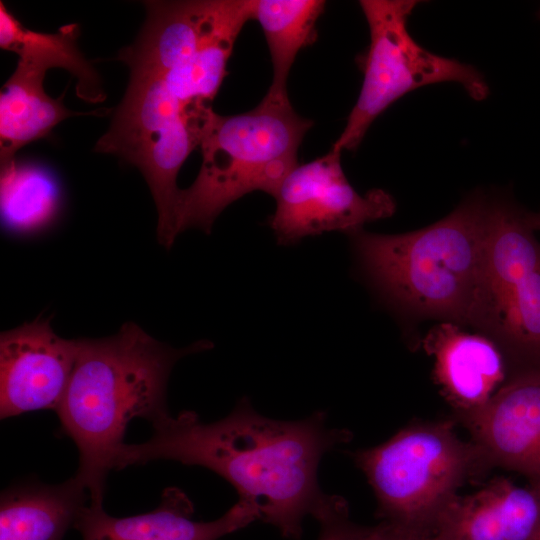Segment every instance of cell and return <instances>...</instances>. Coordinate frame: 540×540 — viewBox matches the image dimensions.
Returning a JSON list of instances; mask_svg holds the SVG:
<instances>
[{"label":"cell","mask_w":540,"mask_h":540,"mask_svg":"<svg viewBox=\"0 0 540 540\" xmlns=\"http://www.w3.org/2000/svg\"><path fill=\"white\" fill-rule=\"evenodd\" d=\"M152 426L148 440L121 447L114 469L154 460L207 468L235 488L238 500L253 505L259 520L291 540H300L304 518L314 516L327 495L318 483L322 457L351 440L348 430L327 426L324 411L275 420L258 413L246 397L215 422L183 411Z\"/></svg>","instance_id":"1"},{"label":"cell","mask_w":540,"mask_h":540,"mask_svg":"<svg viewBox=\"0 0 540 540\" xmlns=\"http://www.w3.org/2000/svg\"><path fill=\"white\" fill-rule=\"evenodd\" d=\"M212 347V342L200 340L173 348L133 322L110 337L78 339L72 375L55 412L77 447L75 476L88 490L90 505L102 506L106 479L125 444L128 423L144 418L153 425L168 416L166 390L173 366Z\"/></svg>","instance_id":"2"},{"label":"cell","mask_w":540,"mask_h":540,"mask_svg":"<svg viewBox=\"0 0 540 540\" xmlns=\"http://www.w3.org/2000/svg\"><path fill=\"white\" fill-rule=\"evenodd\" d=\"M493 196L477 190L425 228L352 234L361 269L389 304L421 318L467 325Z\"/></svg>","instance_id":"3"},{"label":"cell","mask_w":540,"mask_h":540,"mask_svg":"<svg viewBox=\"0 0 540 540\" xmlns=\"http://www.w3.org/2000/svg\"><path fill=\"white\" fill-rule=\"evenodd\" d=\"M312 125L295 112L288 94L269 90L250 111L229 116L214 112L199 146V173L180 191L177 234L189 228L210 233L218 215L252 191L275 197L299 164L298 149Z\"/></svg>","instance_id":"4"},{"label":"cell","mask_w":540,"mask_h":540,"mask_svg":"<svg viewBox=\"0 0 540 540\" xmlns=\"http://www.w3.org/2000/svg\"><path fill=\"white\" fill-rule=\"evenodd\" d=\"M351 456L374 492L380 516L427 535L460 487L491 469L449 420L409 425Z\"/></svg>","instance_id":"5"},{"label":"cell","mask_w":540,"mask_h":540,"mask_svg":"<svg viewBox=\"0 0 540 540\" xmlns=\"http://www.w3.org/2000/svg\"><path fill=\"white\" fill-rule=\"evenodd\" d=\"M528 211L493 195L467 325L500 349L508 375L540 368V241Z\"/></svg>","instance_id":"6"},{"label":"cell","mask_w":540,"mask_h":540,"mask_svg":"<svg viewBox=\"0 0 540 540\" xmlns=\"http://www.w3.org/2000/svg\"><path fill=\"white\" fill-rule=\"evenodd\" d=\"M215 111L208 104L185 105L171 96L154 73L131 71L120 104L94 151L116 155L144 176L158 213L167 225L181 189L178 172L197 147Z\"/></svg>","instance_id":"7"},{"label":"cell","mask_w":540,"mask_h":540,"mask_svg":"<svg viewBox=\"0 0 540 540\" xmlns=\"http://www.w3.org/2000/svg\"><path fill=\"white\" fill-rule=\"evenodd\" d=\"M420 1L361 0L370 44L363 59V82L346 126L332 148L353 151L373 121L403 95L442 82L460 84L482 101L489 94L484 76L473 66L428 51L411 36L408 19Z\"/></svg>","instance_id":"8"},{"label":"cell","mask_w":540,"mask_h":540,"mask_svg":"<svg viewBox=\"0 0 540 540\" xmlns=\"http://www.w3.org/2000/svg\"><path fill=\"white\" fill-rule=\"evenodd\" d=\"M333 148L308 163L298 164L283 180L269 227L280 245H293L308 236L339 231L354 234L364 224L395 212L393 197L382 189L359 194Z\"/></svg>","instance_id":"9"},{"label":"cell","mask_w":540,"mask_h":540,"mask_svg":"<svg viewBox=\"0 0 540 540\" xmlns=\"http://www.w3.org/2000/svg\"><path fill=\"white\" fill-rule=\"evenodd\" d=\"M146 20L118 60L130 71L164 72L183 64L212 40L242 30L253 0L144 1Z\"/></svg>","instance_id":"10"},{"label":"cell","mask_w":540,"mask_h":540,"mask_svg":"<svg viewBox=\"0 0 540 540\" xmlns=\"http://www.w3.org/2000/svg\"><path fill=\"white\" fill-rule=\"evenodd\" d=\"M15 53L17 66L0 93V166L12 162L23 146L47 137L64 119L95 114L67 109L64 93L57 99L48 96L43 82L52 68L72 71L76 54L71 44L53 34H36L21 44Z\"/></svg>","instance_id":"11"},{"label":"cell","mask_w":540,"mask_h":540,"mask_svg":"<svg viewBox=\"0 0 540 540\" xmlns=\"http://www.w3.org/2000/svg\"><path fill=\"white\" fill-rule=\"evenodd\" d=\"M78 339L55 333L50 319L38 318L0 336V417L54 410L67 390Z\"/></svg>","instance_id":"12"},{"label":"cell","mask_w":540,"mask_h":540,"mask_svg":"<svg viewBox=\"0 0 540 540\" xmlns=\"http://www.w3.org/2000/svg\"><path fill=\"white\" fill-rule=\"evenodd\" d=\"M462 422L490 468L540 485V368L508 375L486 405Z\"/></svg>","instance_id":"13"},{"label":"cell","mask_w":540,"mask_h":540,"mask_svg":"<svg viewBox=\"0 0 540 540\" xmlns=\"http://www.w3.org/2000/svg\"><path fill=\"white\" fill-rule=\"evenodd\" d=\"M193 513L189 497L177 487H168L159 505L140 515L114 517L103 506L88 504L74 528L83 540H220L259 520L257 509L241 500L213 521H195Z\"/></svg>","instance_id":"14"},{"label":"cell","mask_w":540,"mask_h":540,"mask_svg":"<svg viewBox=\"0 0 540 540\" xmlns=\"http://www.w3.org/2000/svg\"><path fill=\"white\" fill-rule=\"evenodd\" d=\"M540 532V485L499 476L458 495L440 514L430 540H534Z\"/></svg>","instance_id":"15"},{"label":"cell","mask_w":540,"mask_h":540,"mask_svg":"<svg viewBox=\"0 0 540 540\" xmlns=\"http://www.w3.org/2000/svg\"><path fill=\"white\" fill-rule=\"evenodd\" d=\"M434 357V375L446 400L460 420L479 411L508 377L497 345L484 335L463 332L459 325L442 321L423 340Z\"/></svg>","instance_id":"16"},{"label":"cell","mask_w":540,"mask_h":540,"mask_svg":"<svg viewBox=\"0 0 540 540\" xmlns=\"http://www.w3.org/2000/svg\"><path fill=\"white\" fill-rule=\"evenodd\" d=\"M74 475L56 485L30 482L5 489L0 500V540H62L89 504Z\"/></svg>","instance_id":"17"},{"label":"cell","mask_w":540,"mask_h":540,"mask_svg":"<svg viewBox=\"0 0 540 540\" xmlns=\"http://www.w3.org/2000/svg\"><path fill=\"white\" fill-rule=\"evenodd\" d=\"M325 5L322 0H253L252 20L263 30L273 67L269 91L287 94L290 69L299 51L316 40Z\"/></svg>","instance_id":"18"},{"label":"cell","mask_w":540,"mask_h":540,"mask_svg":"<svg viewBox=\"0 0 540 540\" xmlns=\"http://www.w3.org/2000/svg\"><path fill=\"white\" fill-rule=\"evenodd\" d=\"M60 189L52 173L15 160L1 166V217L5 228L32 232L49 224L58 212Z\"/></svg>","instance_id":"19"},{"label":"cell","mask_w":540,"mask_h":540,"mask_svg":"<svg viewBox=\"0 0 540 540\" xmlns=\"http://www.w3.org/2000/svg\"><path fill=\"white\" fill-rule=\"evenodd\" d=\"M313 517L321 527L318 540H352L354 525L343 497L327 494Z\"/></svg>","instance_id":"20"},{"label":"cell","mask_w":540,"mask_h":540,"mask_svg":"<svg viewBox=\"0 0 540 540\" xmlns=\"http://www.w3.org/2000/svg\"><path fill=\"white\" fill-rule=\"evenodd\" d=\"M352 540H430V536L384 521L370 528L354 525Z\"/></svg>","instance_id":"21"},{"label":"cell","mask_w":540,"mask_h":540,"mask_svg":"<svg viewBox=\"0 0 540 540\" xmlns=\"http://www.w3.org/2000/svg\"><path fill=\"white\" fill-rule=\"evenodd\" d=\"M528 221L535 231H540V209L537 212L528 211Z\"/></svg>","instance_id":"22"},{"label":"cell","mask_w":540,"mask_h":540,"mask_svg":"<svg viewBox=\"0 0 540 540\" xmlns=\"http://www.w3.org/2000/svg\"><path fill=\"white\" fill-rule=\"evenodd\" d=\"M534 540H540V532L538 533V535L536 536Z\"/></svg>","instance_id":"23"},{"label":"cell","mask_w":540,"mask_h":540,"mask_svg":"<svg viewBox=\"0 0 540 540\" xmlns=\"http://www.w3.org/2000/svg\"><path fill=\"white\" fill-rule=\"evenodd\" d=\"M538 18L540 19V9H539V11H538Z\"/></svg>","instance_id":"24"}]
</instances>
